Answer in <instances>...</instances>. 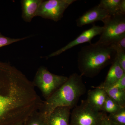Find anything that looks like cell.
<instances>
[{"label": "cell", "instance_id": "obj_1", "mask_svg": "<svg viewBox=\"0 0 125 125\" xmlns=\"http://www.w3.org/2000/svg\"><path fill=\"white\" fill-rule=\"evenodd\" d=\"M43 102L32 82L20 71L0 62V125L24 123Z\"/></svg>", "mask_w": 125, "mask_h": 125}, {"label": "cell", "instance_id": "obj_2", "mask_svg": "<svg viewBox=\"0 0 125 125\" xmlns=\"http://www.w3.org/2000/svg\"><path fill=\"white\" fill-rule=\"evenodd\" d=\"M116 52L111 45L96 43L83 47L78 54L81 75L93 78L106 66L112 64Z\"/></svg>", "mask_w": 125, "mask_h": 125}, {"label": "cell", "instance_id": "obj_3", "mask_svg": "<svg viewBox=\"0 0 125 125\" xmlns=\"http://www.w3.org/2000/svg\"><path fill=\"white\" fill-rule=\"evenodd\" d=\"M86 91L82 76L74 73L47 99L43 101L39 111L47 117L59 107H67L72 109L76 106L80 97Z\"/></svg>", "mask_w": 125, "mask_h": 125}, {"label": "cell", "instance_id": "obj_4", "mask_svg": "<svg viewBox=\"0 0 125 125\" xmlns=\"http://www.w3.org/2000/svg\"><path fill=\"white\" fill-rule=\"evenodd\" d=\"M68 77L51 73L46 67L41 66L36 72L33 84L38 87L45 100L67 81Z\"/></svg>", "mask_w": 125, "mask_h": 125}, {"label": "cell", "instance_id": "obj_5", "mask_svg": "<svg viewBox=\"0 0 125 125\" xmlns=\"http://www.w3.org/2000/svg\"><path fill=\"white\" fill-rule=\"evenodd\" d=\"M103 22V31L96 43L111 45L125 35V14L118 13L109 15Z\"/></svg>", "mask_w": 125, "mask_h": 125}, {"label": "cell", "instance_id": "obj_6", "mask_svg": "<svg viewBox=\"0 0 125 125\" xmlns=\"http://www.w3.org/2000/svg\"><path fill=\"white\" fill-rule=\"evenodd\" d=\"M104 113L92 108L86 100L82 101L71 113L70 125H99Z\"/></svg>", "mask_w": 125, "mask_h": 125}, {"label": "cell", "instance_id": "obj_7", "mask_svg": "<svg viewBox=\"0 0 125 125\" xmlns=\"http://www.w3.org/2000/svg\"><path fill=\"white\" fill-rule=\"evenodd\" d=\"M76 0H42L36 16L58 22L69 6Z\"/></svg>", "mask_w": 125, "mask_h": 125}, {"label": "cell", "instance_id": "obj_8", "mask_svg": "<svg viewBox=\"0 0 125 125\" xmlns=\"http://www.w3.org/2000/svg\"><path fill=\"white\" fill-rule=\"evenodd\" d=\"M103 27L94 25L90 28L83 31L75 39L69 43L67 45L45 57L48 59L59 55L75 46L85 42H89L90 44L91 43V41L94 37L101 35L103 31Z\"/></svg>", "mask_w": 125, "mask_h": 125}, {"label": "cell", "instance_id": "obj_9", "mask_svg": "<svg viewBox=\"0 0 125 125\" xmlns=\"http://www.w3.org/2000/svg\"><path fill=\"white\" fill-rule=\"evenodd\" d=\"M109 15L107 11L98 4L80 16L76 20V25L78 27H83L97 21L103 22Z\"/></svg>", "mask_w": 125, "mask_h": 125}, {"label": "cell", "instance_id": "obj_10", "mask_svg": "<svg viewBox=\"0 0 125 125\" xmlns=\"http://www.w3.org/2000/svg\"><path fill=\"white\" fill-rule=\"evenodd\" d=\"M71 109L65 106L56 108L47 117L48 125H70Z\"/></svg>", "mask_w": 125, "mask_h": 125}, {"label": "cell", "instance_id": "obj_11", "mask_svg": "<svg viewBox=\"0 0 125 125\" xmlns=\"http://www.w3.org/2000/svg\"><path fill=\"white\" fill-rule=\"evenodd\" d=\"M107 96L105 90L98 86L94 89L89 90L86 101L94 110L102 112Z\"/></svg>", "mask_w": 125, "mask_h": 125}, {"label": "cell", "instance_id": "obj_12", "mask_svg": "<svg viewBox=\"0 0 125 125\" xmlns=\"http://www.w3.org/2000/svg\"><path fill=\"white\" fill-rule=\"evenodd\" d=\"M43 0H22V17L25 22H31L35 17Z\"/></svg>", "mask_w": 125, "mask_h": 125}, {"label": "cell", "instance_id": "obj_13", "mask_svg": "<svg viewBox=\"0 0 125 125\" xmlns=\"http://www.w3.org/2000/svg\"><path fill=\"white\" fill-rule=\"evenodd\" d=\"M125 74V72L117 61L114 60L108 71L105 80L99 86L103 88L111 87Z\"/></svg>", "mask_w": 125, "mask_h": 125}, {"label": "cell", "instance_id": "obj_14", "mask_svg": "<svg viewBox=\"0 0 125 125\" xmlns=\"http://www.w3.org/2000/svg\"><path fill=\"white\" fill-rule=\"evenodd\" d=\"M103 89L108 97L121 106L125 107V91H122L113 86Z\"/></svg>", "mask_w": 125, "mask_h": 125}, {"label": "cell", "instance_id": "obj_15", "mask_svg": "<svg viewBox=\"0 0 125 125\" xmlns=\"http://www.w3.org/2000/svg\"><path fill=\"white\" fill-rule=\"evenodd\" d=\"M121 1V0H102L99 5L107 11L109 15H112L121 13L120 7Z\"/></svg>", "mask_w": 125, "mask_h": 125}, {"label": "cell", "instance_id": "obj_16", "mask_svg": "<svg viewBox=\"0 0 125 125\" xmlns=\"http://www.w3.org/2000/svg\"><path fill=\"white\" fill-rule=\"evenodd\" d=\"M23 125H48L47 117L38 110L30 116Z\"/></svg>", "mask_w": 125, "mask_h": 125}, {"label": "cell", "instance_id": "obj_17", "mask_svg": "<svg viewBox=\"0 0 125 125\" xmlns=\"http://www.w3.org/2000/svg\"><path fill=\"white\" fill-rule=\"evenodd\" d=\"M123 107H125L121 106L107 96L103 106L102 112L109 114H113L118 112Z\"/></svg>", "mask_w": 125, "mask_h": 125}, {"label": "cell", "instance_id": "obj_18", "mask_svg": "<svg viewBox=\"0 0 125 125\" xmlns=\"http://www.w3.org/2000/svg\"><path fill=\"white\" fill-rule=\"evenodd\" d=\"M107 117L115 125H125V107L115 113L109 114Z\"/></svg>", "mask_w": 125, "mask_h": 125}, {"label": "cell", "instance_id": "obj_19", "mask_svg": "<svg viewBox=\"0 0 125 125\" xmlns=\"http://www.w3.org/2000/svg\"><path fill=\"white\" fill-rule=\"evenodd\" d=\"M29 37H25L19 38H10L9 37H5L2 35L0 32V48L2 47L8 46L14 43L24 40L28 38Z\"/></svg>", "mask_w": 125, "mask_h": 125}, {"label": "cell", "instance_id": "obj_20", "mask_svg": "<svg viewBox=\"0 0 125 125\" xmlns=\"http://www.w3.org/2000/svg\"><path fill=\"white\" fill-rule=\"evenodd\" d=\"M116 54L115 60L118 62L120 66L125 72V52L121 50H116Z\"/></svg>", "mask_w": 125, "mask_h": 125}, {"label": "cell", "instance_id": "obj_21", "mask_svg": "<svg viewBox=\"0 0 125 125\" xmlns=\"http://www.w3.org/2000/svg\"><path fill=\"white\" fill-rule=\"evenodd\" d=\"M111 45L116 50L125 52V34L116 40Z\"/></svg>", "mask_w": 125, "mask_h": 125}, {"label": "cell", "instance_id": "obj_22", "mask_svg": "<svg viewBox=\"0 0 125 125\" xmlns=\"http://www.w3.org/2000/svg\"><path fill=\"white\" fill-rule=\"evenodd\" d=\"M112 86L125 92V74Z\"/></svg>", "mask_w": 125, "mask_h": 125}, {"label": "cell", "instance_id": "obj_23", "mask_svg": "<svg viewBox=\"0 0 125 125\" xmlns=\"http://www.w3.org/2000/svg\"><path fill=\"white\" fill-rule=\"evenodd\" d=\"M99 125H115L108 119L106 113H104Z\"/></svg>", "mask_w": 125, "mask_h": 125}, {"label": "cell", "instance_id": "obj_24", "mask_svg": "<svg viewBox=\"0 0 125 125\" xmlns=\"http://www.w3.org/2000/svg\"><path fill=\"white\" fill-rule=\"evenodd\" d=\"M120 12L121 13L125 14V0H121L120 7Z\"/></svg>", "mask_w": 125, "mask_h": 125}, {"label": "cell", "instance_id": "obj_25", "mask_svg": "<svg viewBox=\"0 0 125 125\" xmlns=\"http://www.w3.org/2000/svg\"><path fill=\"white\" fill-rule=\"evenodd\" d=\"M23 125V123H21V124H16V125Z\"/></svg>", "mask_w": 125, "mask_h": 125}]
</instances>
